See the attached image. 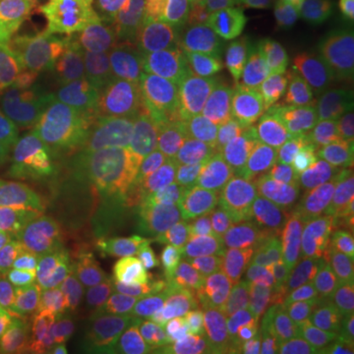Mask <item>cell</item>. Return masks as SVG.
<instances>
[{"instance_id": "obj_1", "label": "cell", "mask_w": 354, "mask_h": 354, "mask_svg": "<svg viewBox=\"0 0 354 354\" xmlns=\"http://www.w3.org/2000/svg\"><path fill=\"white\" fill-rule=\"evenodd\" d=\"M171 225L109 197L67 250V262L101 301L156 304L191 241Z\"/></svg>"}, {"instance_id": "obj_2", "label": "cell", "mask_w": 354, "mask_h": 354, "mask_svg": "<svg viewBox=\"0 0 354 354\" xmlns=\"http://www.w3.org/2000/svg\"><path fill=\"white\" fill-rule=\"evenodd\" d=\"M283 321L258 293L156 304L146 344L150 354H272Z\"/></svg>"}, {"instance_id": "obj_3", "label": "cell", "mask_w": 354, "mask_h": 354, "mask_svg": "<svg viewBox=\"0 0 354 354\" xmlns=\"http://www.w3.org/2000/svg\"><path fill=\"white\" fill-rule=\"evenodd\" d=\"M189 0H97L79 20L93 39L91 64L146 69L174 51L201 44L187 16Z\"/></svg>"}, {"instance_id": "obj_4", "label": "cell", "mask_w": 354, "mask_h": 354, "mask_svg": "<svg viewBox=\"0 0 354 354\" xmlns=\"http://www.w3.org/2000/svg\"><path fill=\"white\" fill-rule=\"evenodd\" d=\"M132 75L87 62L67 71L39 69L16 83L50 138L79 146L106 138L130 93Z\"/></svg>"}, {"instance_id": "obj_5", "label": "cell", "mask_w": 354, "mask_h": 354, "mask_svg": "<svg viewBox=\"0 0 354 354\" xmlns=\"http://www.w3.org/2000/svg\"><path fill=\"white\" fill-rule=\"evenodd\" d=\"M109 344L101 299L69 262L36 276L26 291L18 354H99Z\"/></svg>"}, {"instance_id": "obj_6", "label": "cell", "mask_w": 354, "mask_h": 354, "mask_svg": "<svg viewBox=\"0 0 354 354\" xmlns=\"http://www.w3.org/2000/svg\"><path fill=\"white\" fill-rule=\"evenodd\" d=\"M0 218L34 252H67L111 193L71 174L20 171L2 181Z\"/></svg>"}, {"instance_id": "obj_7", "label": "cell", "mask_w": 354, "mask_h": 354, "mask_svg": "<svg viewBox=\"0 0 354 354\" xmlns=\"http://www.w3.org/2000/svg\"><path fill=\"white\" fill-rule=\"evenodd\" d=\"M288 218L278 165L228 156L199 181L193 234L270 236Z\"/></svg>"}, {"instance_id": "obj_8", "label": "cell", "mask_w": 354, "mask_h": 354, "mask_svg": "<svg viewBox=\"0 0 354 354\" xmlns=\"http://www.w3.org/2000/svg\"><path fill=\"white\" fill-rule=\"evenodd\" d=\"M278 171L288 215L315 252L337 242H354L353 165L288 144Z\"/></svg>"}, {"instance_id": "obj_9", "label": "cell", "mask_w": 354, "mask_h": 354, "mask_svg": "<svg viewBox=\"0 0 354 354\" xmlns=\"http://www.w3.org/2000/svg\"><path fill=\"white\" fill-rule=\"evenodd\" d=\"M268 239L260 234H193L156 304L177 305L209 295L258 293Z\"/></svg>"}, {"instance_id": "obj_10", "label": "cell", "mask_w": 354, "mask_h": 354, "mask_svg": "<svg viewBox=\"0 0 354 354\" xmlns=\"http://www.w3.org/2000/svg\"><path fill=\"white\" fill-rule=\"evenodd\" d=\"M283 106L354 95V55L329 41H288L270 85Z\"/></svg>"}, {"instance_id": "obj_11", "label": "cell", "mask_w": 354, "mask_h": 354, "mask_svg": "<svg viewBox=\"0 0 354 354\" xmlns=\"http://www.w3.org/2000/svg\"><path fill=\"white\" fill-rule=\"evenodd\" d=\"M216 114L228 156L278 165L288 146L286 106L272 88L256 83L232 87L216 102Z\"/></svg>"}, {"instance_id": "obj_12", "label": "cell", "mask_w": 354, "mask_h": 354, "mask_svg": "<svg viewBox=\"0 0 354 354\" xmlns=\"http://www.w3.org/2000/svg\"><path fill=\"white\" fill-rule=\"evenodd\" d=\"M199 181L201 179L167 153L164 158L124 169L109 193L114 201L144 215L189 227Z\"/></svg>"}, {"instance_id": "obj_13", "label": "cell", "mask_w": 354, "mask_h": 354, "mask_svg": "<svg viewBox=\"0 0 354 354\" xmlns=\"http://www.w3.org/2000/svg\"><path fill=\"white\" fill-rule=\"evenodd\" d=\"M106 138L122 169L169 153L167 99L153 83L148 67L132 75L127 102L109 128Z\"/></svg>"}, {"instance_id": "obj_14", "label": "cell", "mask_w": 354, "mask_h": 354, "mask_svg": "<svg viewBox=\"0 0 354 354\" xmlns=\"http://www.w3.org/2000/svg\"><path fill=\"white\" fill-rule=\"evenodd\" d=\"M290 36V0H256L223 46L234 81L270 85Z\"/></svg>"}, {"instance_id": "obj_15", "label": "cell", "mask_w": 354, "mask_h": 354, "mask_svg": "<svg viewBox=\"0 0 354 354\" xmlns=\"http://www.w3.org/2000/svg\"><path fill=\"white\" fill-rule=\"evenodd\" d=\"M315 268L317 252L313 244L288 215L268 239L258 297L286 319L313 297Z\"/></svg>"}, {"instance_id": "obj_16", "label": "cell", "mask_w": 354, "mask_h": 354, "mask_svg": "<svg viewBox=\"0 0 354 354\" xmlns=\"http://www.w3.org/2000/svg\"><path fill=\"white\" fill-rule=\"evenodd\" d=\"M148 71L165 99L181 104H216L236 83L227 55L205 41L174 51Z\"/></svg>"}, {"instance_id": "obj_17", "label": "cell", "mask_w": 354, "mask_h": 354, "mask_svg": "<svg viewBox=\"0 0 354 354\" xmlns=\"http://www.w3.org/2000/svg\"><path fill=\"white\" fill-rule=\"evenodd\" d=\"M288 144L354 167V95L286 106Z\"/></svg>"}, {"instance_id": "obj_18", "label": "cell", "mask_w": 354, "mask_h": 354, "mask_svg": "<svg viewBox=\"0 0 354 354\" xmlns=\"http://www.w3.org/2000/svg\"><path fill=\"white\" fill-rule=\"evenodd\" d=\"M69 8L59 0H0V55L24 73L59 32Z\"/></svg>"}, {"instance_id": "obj_19", "label": "cell", "mask_w": 354, "mask_h": 354, "mask_svg": "<svg viewBox=\"0 0 354 354\" xmlns=\"http://www.w3.org/2000/svg\"><path fill=\"white\" fill-rule=\"evenodd\" d=\"M169 156L189 174L203 179L228 158L216 104H181L167 101Z\"/></svg>"}, {"instance_id": "obj_20", "label": "cell", "mask_w": 354, "mask_h": 354, "mask_svg": "<svg viewBox=\"0 0 354 354\" xmlns=\"http://www.w3.org/2000/svg\"><path fill=\"white\" fill-rule=\"evenodd\" d=\"M46 138L38 114L22 99L16 85L0 87V179L24 171Z\"/></svg>"}, {"instance_id": "obj_21", "label": "cell", "mask_w": 354, "mask_h": 354, "mask_svg": "<svg viewBox=\"0 0 354 354\" xmlns=\"http://www.w3.org/2000/svg\"><path fill=\"white\" fill-rule=\"evenodd\" d=\"M313 297L335 317H348L354 307V242H337L317 252Z\"/></svg>"}, {"instance_id": "obj_22", "label": "cell", "mask_w": 354, "mask_h": 354, "mask_svg": "<svg viewBox=\"0 0 354 354\" xmlns=\"http://www.w3.org/2000/svg\"><path fill=\"white\" fill-rule=\"evenodd\" d=\"M256 0H189L187 16L205 44L223 48Z\"/></svg>"}, {"instance_id": "obj_23", "label": "cell", "mask_w": 354, "mask_h": 354, "mask_svg": "<svg viewBox=\"0 0 354 354\" xmlns=\"http://www.w3.org/2000/svg\"><path fill=\"white\" fill-rule=\"evenodd\" d=\"M333 313L315 297L305 301L301 307L291 311L286 317L283 325L278 333L272 354H295L301 351L307 342L315 339L321 330L333 321Z\"/></svg>"}, {"instance_id": "obj_24", "label": "cell", "mask_w": 354, "mask_h": 354, "mask_svg": "<svg viewBox=\"0 0 354 354\" xmlns=\"http://www.w3.org/2000/svg\"><path fill=\"white\" fill-rule=\"evenodd\" d=\"M36 252L0 218V283L20 297L36 279Z\"/></svg>"}, {"instance_id": "obj_25", "label": "cell", "mask_w": 354, "mask_h": 354, "mask_svg": "<svg viewBox=\"0 0 354 354\" xmlns=\"http://www.w3.org/2000/svg\"><path fill=\"white\" fill-rule=\"evenodd\" d=\"M354 325L348 317H333L329 325L295 354H351Z\"/></svg>"}, {"instance_id": "obj_26", "label": "cell", "mask_w": 354, "mask_h": 354, "mask_svg": "<svg viewBox=\"0 0 354 354\" xmlns=\"http://www.w3.org/2000/svg\"><path fill=\"white\" fill-rule=\"evenodd\" d=\"M75 152V144L48 136L38 148V152L34 153V158L30 160L24 171L36 174V176H59L67 169V165L71 164Z\"/></svg>"}, {"instance_id": "obj_27", "label": "cell", "mask_w": 354, "mask_h": 354, "mask_svg": "<svg viewBox=\"0 0 354 354\" xmlns=\"http://www.w3.org/2000/svg\"><path fill=\"white\" fill-rule=\"evenodd\" d=\"M325 41L354 55V0H330Z\"/></svg>"}, {"instance_id": "obj_28", "label": "cell", "mask_w": 354, "mask_h": 354, "mask_svg": "<svg viewBox=\"0 0 354 354\" xmlns=\"http://www.w3.org/2000/svg\"><path fill=\"white\" fill-rule=\"evenodd\" d=\"M20 295L0 283V330L8 329L18 315Z\"/></svg>"}, {"instance_id": "obj_29", "label": "cell", "mask_w": 354, "mask_h": 354, "mask_svg": "<svg viewBox=\"0 0 354 354\" xmlns=\"http://www.w3.org/2000/svg\"><path fill=\"white\" fill-rule=\"evenodd\" d=\"M22 75L24 73L12 62H8L4 55H0V87H14Z\"/></svg>"}, {"instance_id": "obj_30", "label": "cell", "mask_w": 354, "mask_h": 354, "mask_svg": "<svg viewBox=\"0 0 354 354\" xmlns=\"http://www.w3.org/2000/svg\"><path fill=\"white\" fill-rule=\"evenodd\" d=\"M59 2H64V4H73L75 0H59Z\"/></svg>"}, {"instance_id": "obj_31", "label": "cell", "mask_w": 354, "mask_h": 354, "mask_svg": "<svg viewBox=\"0 0 354 354\" xmlns=\"http://www.w3.org/2000/svg\"><path fill=\"white\" fill-rule=\"evenodd\" d=\"M348 319L353 321V325H354V307H353V311H351V315H348Z\"/></svg>"}, {"instance_id": "obj_32", "label": "cell", "mask_w": 354, "mask_h": 354, "mask_svg": "<svg viewBox=\"0 0 354 354\" xmlns=\"http://www.w3.org/2000/svg\"><path fill=\"white\" fill-rule=\"evenodd\" d=\"M351 354H354V339H353V351H351Z\"/></svg>"}, {"instance_id": "obj_33", "label": "cell", "mask_w": 354, "mask_h": 354, "mask_svg": "<svg viewBox=\"0 0 354 354\" xmlns=\"http://www.w3.org/2000/svg\"><path fill=\"white\" fill-rule=\"evenodd\" d=\"M0 183H2V179H0Z\"/></svg>"}]
</instances>
